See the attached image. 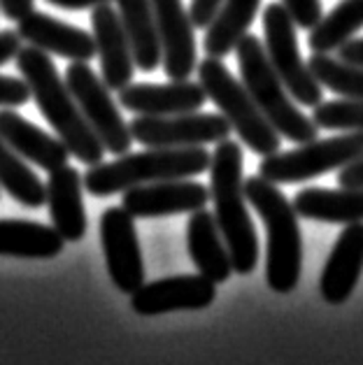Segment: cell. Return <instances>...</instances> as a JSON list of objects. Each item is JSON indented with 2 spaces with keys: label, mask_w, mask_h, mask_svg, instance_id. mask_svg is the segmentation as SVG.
<instances>
[{
  "label": "cell",
  "mask_w": 363,
  "mask_h": 365,
  "mask_svg": "<svg viewBox=\"0 0 363 365\" xmlns=\"http://www.w3.org/2000/svg\"><path fill=\"white\" fill-rule=\"evenodd\" d=\"M312 121L319 130L347 133L359 130L363 133V101H322L312 112Z\"/></svg>",
  "instance_id": "cell-29"
},
{
  "label": "cell",
  "mask_w": 363,
  "mask_h": 365,
  "mask_svg": "<svg viewBox=\"0 0 363 365\" xmlns=\"http://www.w3.org/2000/svg\"><path fill=\"white\" fill-rule=\"evenodd\" d=\"M221 3H224V0H191L189 14H191L193 26H196V29H208L212 19L217 16Z\"/></svg>",
  "instance_id": "cell-32"
},
{
  "label": "cell",
  "mask_w": 363,
  "mask_h": 365,
  "mask_svg": "<svg viewBox=\"0 0 363 365\" xmlns=\"http://www.w3.org/2000/svg\"><path fill=\"white\" fill-rule=\"evenodd\" d=\"M66 84L70 88V93L75 96L88 126L93 128V133L103 142L105 151L117 156L128 154L133 145V135L128 123L121 117L119 108L112 101L108 84L84 61H70V66L66 70Z\"/></svg>",
  "instance_id": "cell-9"
},
{
  "label": "cell",
  "mask_w": 363,
  "mask_h": 365,
  "mask_svg": "<svg viewBox=\"0 0 363 365\" xmlns=\"http://www.w3.org/2000/svg\"><path fill=\"white\" fill-rule=\"evenodd\" d=\"M101 242L112 284L121 293H136L145 284V263L140 252L136 219L123 207H110L101 217Z\"/></svg>",
  "instance_id": "cell-11"
},
{
  "label": "cell",
  "mask_w": 363,
  "mask_h": 365,
  "mask_svg": "<svg viewBox=\"0 0 363 365\" xmlns=\"http://www.w3.org/2000/svg\"><path fill=\"white\" fill-rule=\"evenodd\" d=\"M210 161L212 154L203 147H147V151L123 154L112 163L91 165V170L84 175V189L96 198H108V195L128 191L133 186L165 180H189V177L210 173Z\"/></svg>",
  "instance_id": "cell-3"
},
{
  "label": "cell",
  "mask_w": 363,
  "mask_h": 365,
  "mask_svg": "<svg viewBox=\"0 0 363 365\" xmlns=\"http://www.w3.org/2000/svg\"><path fill=\"white\" fill-rule=\"evenodd\" d=\"M47 3L63 7V10H93V7L112 3V0H47Z\"/></svg>",
  "instance_id": "cell-37"
},
{
  "label": "cell",
  "mask_w": 363,
  "mask_h": 365,
  "mask_svg": "<svg viewBox=\"0 0 363 365\" xmlns=\"http://www.w3.org/2000/svg\"><path fill=\"white\" fill-rule=\"evenodd\" d=\"M21 49V38L16 31H3L0 33V66L10 63L12 58H16Z\"/></svg>",
  "instance_id": "cell-34"
},
{
  "label": "cell",
  "mask_w": 363,
  "mask_h": 365,
  "mask_svg": "<svg viewBox=\"0 0 363 365\" xmlns=\"http://www.w3.org/2000/svg\"><path fill=\"white\" fill-rule=\"evenodd\" d=\"M16 33H19L21 42L68 61H84V63H88L96 56L93 35L77 29V26L61 21L51 14L31 12L21 21H16Z\"/></svg>",
  "instance_id": "cell-17"
},
{
  "label": "cell",
  "mask_w": 363,
  "mask_h": 365,
  "mask_svg": "<svg viewBox=\"0 0 363 365\" xmlns=\"http://www.w3.org/2000/svg\"><path fill=\"white\" fill-rule=\"evenodd\" d=\"M66 240L54 226L24 219H0V256L54 258L63 252Z\"/></svg>",
  "instance_id": "cell-24"
},
{
  "label": "cell",
  "mask_w": 363,
  "mask_h": 365,
  "mask_svg": "<svg viewBox=\"0 0 363 365\" xmlns=\"http://www.w3.org/2000/svg\"><path fill=\"white\" fill-rule=\"evenodd\" d=\"M363 29V0H342L333 10L322 16L310 29V51L312 54H331L338 51L344 42L354 38V33Z\"/></svg>",
  "instance_id": "cell-26"
},
{
  "label": "cell",
  "mask_w": 363,
  "mask_h": 365,
  "mask_svg": "<svg viewBox=\"0 0 363 365\" xmlns=\"http://www.w3.org/2000/svg\"><path fill=\"white\" fill-rule=\"evenodd\" d=\"M31 91L24 77L0 75V108H21L29 103Z\"/></svg>",
  "instance_id": "cell-30"
},
{
  "label": "cell",
  "mask_w": 363,
  "mask_h": 365,
  "mask_svg": "<svg viewBox=\"0 0 363 365\" xmlns=\"http://www.w3.org/2000/svg\"><path fill=\"white\" fill-rule=\"evenodd\" d=\"M121 26L133 51V61L143 73H154L163 63L161 38H158L152 0H117Z\"/></svg>",
  "instance_id": "cell-22"
},
{
  "label": "cell",
  "mask_w": 363,
  "mask_h": 365,
  "mask_svg": "<svg viewBox=\"0 0 363 365\" xmlns=\"http://www.w3.org/2000/svg\"><path fill=\"white\" fill-rule=\"evenodd\" d=\"M187 249L196 270L210 282L224 284L233 274V261L215 212H208L205 207L191 212L187 224Z\"/></svg>",
  "instance_id": "cell-21"
},
{
  "label": "cell",
  "mask_w": 363,
  "mask_h": 365,
  "mask_svg": "<svg viewBox=\"0 0 363 365\" xmlns=\"http://www.w3.org/2000/svg\"><path fill=\"white\" fill-rule=\"evenodd\" d=\"M298 217L324 224H359L363 221V189H303L294 198Z\"/></svg>",
  "instance_id": "cell-23"
},
{
  "label": "cell",
  "mask_w": 363,
  "mask_h": 365,
  "mask_svg": "<svg viewBox=\"0 0 363 365\" xmlns=\"http://www.w3.org/2000/svg\"><path fill=\"white\" fill-rule=\"evenodd\" d=\"M247 200L261 217L268 233V263L265 279L275 293H291L298 287L303 268V240L298 228V212L287 195L263 177H250L245 182Z\"/></svg>",
  "instance_id": "cell-4"
},
{
  "label": "cell",
  "mask_w": 363,
  "mask_h": 365,
  "mask_svg": "<svg viewBox=\"0 0 363 365\" xmlns=\"http://www.w3.org/2000/svg\"><path fill=\"white\" fill-rule=\"evenodd\" d=\"M93 24V40H96V56L101 61L103 82L110 91H121L133 79L136 61L126 38V31L121 26V16L110 3L93 7L91 12Z\"/></svg>",
  "instance_id": "cell-15"
},
{
  "label": "cell",
  "mask_w": 363,
  "mask_h": 365,
  "mask_svg": "<svg viewBox=\"0 0 363 365\" xmlns=\"http://www.w3.org/2000/svg\"><path fill=\"white\" fill-rule=\"evenodd\" d=\"M338 184L342 189H363V156H359L357 161L340 168Z\"/></svg>",
  "instance_id": "cell-33"
},
{
  "label": "cell",
  "mask_w": 363,
  "mask_h": 365,
  "mask_svg": "<svg viewBox=\"0 0 363 365\" xmlns=\"http://www.w3.org/2000/svg\"><path fill=\"white\" fill-rule=\"evenodd\" d=\"M259 5L261 0H224L217 16L208 26L205 42H203L205 54L215 58L231 54L237 42L250 31L256 12H259Z\"/></svg>",
  "instance_id": "cell-25"
},
{
  "label": "cell",
  "mask_w": 363,
  "mask_h": 365,
  "mask_svg": "<svg viewBox=\"0 0 363 365\" xmlns=\"http://www.w3.org/2000/svg\"><path fill=\"white\" fill-rule=\"evenodd\" d=\"M217 298V284L203 274H177L143 284L131 293V309L140 317H158L168 312H198L210 307Z\"/></svg>",
  "instance_id": "cell-12"
},
{
  "label": "cell",
  "mask_w": 363,
  "mask_h": 365,
  "mask_svg": "<svg viewBox=\"0 0 363 365\" xmlns=\"http://www.w3.org/2000/svg\"><path fill=\"white\" fill-rule=\"evenodd\" d=\"M0 12L10 21H21L24 16L35 12V3L33 0H0Z\"/></svg>",
  "instance_id": "cell-35"
},
{
  "label": "cell",
  "mask_w": 363,
  "mask_h": 365,
  "mask_svg": "<svg viewBox=\"0 0 363 365\" xmlns=\"http://www.w3.org/2000/svg\"><path fill=\"white\" fill-rule=\"evenodd\" d=\"M363 272V221L347 224L335 240L329 261L324 265L319 293L331 305L349 300Z\"/></svg>",
  "instance_id": "cell-18"
},
{
  "label": "cell",
  "mask_w": 363,
  "mask_h": 365,
  "mask_svg": "<svg viewBox=\"0 0 363 365\" xmlns=\"http://www.w3.org/2000/svg\"><path fill=\"white\" fill-rule=\"evenodd\" d=\"M121 108L138 117H173L198 112L208 96L200 82L180 79L170 84H128L119 91Z\"/></svg>",
  "instance_id": "cell-16"
},
{
  "label": "cell",
  "mask_w": 363,
  "mask_h": 365,
  "mask_svg": "<svg viewBox=\"0 0 363 365\" xmlns=\"http://www.w3.org/2000/svg\"><path fill=\"white\" fill-rule=\"evenodd\" d=\"M84 180L73 165H61L47 177V207L51 224L66 242H79L86 235Z\"/></svg>",
  "instance_id": "cell-20"
},
{
  "label": "cell",
  "mask_w": 363,
  "mask_h": 365,
  "mask_svg": "<svg viewBox=\"0 0 363 365\" xmlns=\"http://www.w3.org/2000/svg\"><path fill=\"white\" fill-rule=\"evenodd\" d=\"M289 14L294 16V21L298 29H312L324 16L322 12V0H282Z\"/></svg>",
  "instance_id": "cell-31"
},
{
  "label": "cell",
  "mask_w": 363,
  "mask_h": 365,
  "mask_svg": "<svg viewBox=\"0 0 363 365\" xmlns=\"http://www.w3.org/2000/svg\"><path fill=\"white\" fill-rule=\"evenodd\" d=\"M307 66L317 82L335 96H342L347 101H363V66L344 63L340 58H331L329 54H312Z\"/></svg>",
  "instance_id": "cell-28"
},
{
  "label": "cell",
  "mask_w": 363,
  "mask_h": 365,
  "mask_svg": "<svg viewBox=\"0 0 363 365\" xmlns=\"http://www.w3.org/2000/svg\"><path fill=\"white\" fill-rule=\"evenodd\" d=\"M210 202V189L191 180H165L133 186L123 191L121 207L133 219H158L203 210Z\"/></svg>",
  "instance_id": "cell-13"
},
{
  "label": "cell",
  "mask_w": 363,
  "mask_h": 365,
  "mask_svg": "<svg viewBox=\"0 0 363 365\" xmlns=\"http://www.w3.org/2000/svg\"><path fill=\"white\" fill-rule=\"evenodd\" d=\"M338 58L352 66H363V38H352L338 47Z\"/></svg>",
  "instance_id": "cell-36"
},
{
  "label": "cell",
  "mask_w": 363,
  "mask_h": 365,
  "mask_svg": "<svg viewBox=\"0 0 363 365\" xmlns=\"http://www.w3.org/2000/svg\"><path fill=\"white\" fill-rule=\"evenodd\" d=\"M0 189H5L24 207L38 210L47 205V184H42L29 163L3 138H0Z\"/></svg>",
  "instance_id": "cell-27"
},
{
  "label": "cell",
  "mask_w": 363,
  "mask_h": 365,
  "mask_svg": "<svg viewBox=\"0 0 363 365\" xmlns=\"http://www.w3.org/2000/svg\"><path fill=\"white\" fill-rule=\"evenodd\" d=\"M210 200L215 202V219L231 254L233 272L252 274L259 263V237L247 210L240 142L226 138L212 154Z\"/></svg>",
  "instance_id": "cell-2"
},
{
  "label": "cell",
  "mask_w": 363,
  "mask_h": 365,
  "mask_svg": "<svg viewBox=\"0 0 363 365\" xmlns=\"http://www.w3.org/2000/svg\"><path fill=\"white\" fill-rule=\"evenodd\" d=\"M131 135L145 147L184 149L219 145L231 135V123L224 114H173V117H136L131 123Z\"/></svg>",
  "instance_id": "cell-10"
},
{
  "label": "cell",
  "mask_w": 363,
  "mask_h": 365,
  "mask_svg": "<svg viewBox=\"0 0 363 365\" xmlns=\"http://www.w3.org/2000/svg\"><path fill=\"white\" fill-rule=\"evenodd\" d=\"M240 77L247 91L252 93L254 103L259 105L263 117L272 123L282 138H287L296 145L317 140V123L298 110V105L291 98L289 88L270 66V58L265 54L263 42L256 35H245L235 47Z\"/></svg>",
  "instance_id": "cell-5"
},
{
  "label": "cell",
  "mask_w": 363,
  "mask_h": 365,
  "mask_svg": "<svg viewBox=\"0 0 363 365\" xmlns=\"http://www.w3.org/2000/svg\"><path fill=\"white\" fill-rule=\"evenodd\" d=\"M14 61L24 82L29 84L31 98L38 103L42 117L49 121L56 135L66 142L70 156H75L77 161H82L88 168L103 163V156L108 151H105L93 128L88 126L75 96L70 93L66 79L58 75L47 51L26 44L19 49Z\"/></svg>",
  "instance_id": "cell-1"
},
{
  "label": "cell",
  "mask_w": 363,
  "mask_h": 365,
  "mask_svg": "<svg viewBox=\"0 0 363 365\" xmlns=\"http://www.w3.org/2000/svg\"><path fill=\"white\" fill-rule=\"evenodd\" d=\"M0 138L10 145L24 161L42 168V170H56L61 165H68L70 149L58 135H49L38 128L12 108L0 110Z\"/></svg>",
  "instance_id": "cell-19"
},
{
  "label": "cell",
  "mask_w": 363,
  "mask_h": 365,
  "mask_svg": "<svg viewBox=\"0 0 363 365\" xmlns=\"http://www.w3.org/2000/svg\"><path fill=\"white\" fill-rule=\"evenodd\" d=\"M196 70H198V82L203 86V91H205L208 101L217 105V110L231 123L233 133H237V138L254 154L270 156L280 151L282 135L263 117V112L254 103L252 93L245 88L242 79H235L231 75V70L224 66V61L208 56L200 61Z\"/></svg>",
  "instance_id": "cell-6"
},
{
  "label": "cell",
  "mask_w": 363,
  "mask_h": 365,
  "mask_svg": "<svg viewBox=\"0 0 363 365\" xmlns=\"http://www.w3.org/2000/svg\"><path fill=\"white\" fill-rule=\"evenodd\" d=\"M263 47L270 58V66L289 88L291 98L305 108H317L322 103V84L317 82L312 70L300 58L296 21L289 14L285 3H270L263 10Z\"/></svg>",
  "instance_id": "cell-8"
},
{
  "label": "cell",
  "mask_w": 363,
  "mask_h": 365,
  "mask_svg": "<svg viewBox=\"0 0 363 365\" xmlns=\"http://www.w3.org/2000/svg\"><path fill=\"white\" fill-rule=\"evenodd\" d=\"M359 156H363V133L347 130L342 135L305 142L291 151H275L263 156L259 173L272 184H298L331 170H340Z\"/></svg>",
  "instance_id": "cell-7"
},
{
  "label": "cell",
  "mask_w": 363,
  "mask_h": 365,
  "mask_svg": "<svg viewBox=\"0 0 363 365\" xmlns=\"http://www.w3.org/2000/svg\"><path fill=\"white\" fill-rule=\"evenodd\" d=\"M158 38L163 49V70L170 82L189 79L198 68L196 35L189 10L182 0H152Z\"/></svg>",
  "instance_id": "cell-14"
}]
</instances>
